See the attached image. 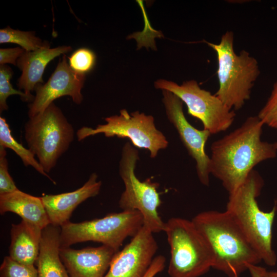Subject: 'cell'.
Segmentation results:
<instances>
[{
    "instance_id": "obj_25",
    "label": "cell",
    "mask_w": 277,
    "mask_h": 277,
    "mask_svg": "<svg viewBox=\"0 0 277 277\" xmlns=\"http://www.w3.org/2000/svg\"><path fill=\"white\" fill-rule=\"evenodd\" d=\"M257 116L264 125L277 129V80L266 103Z\"/></svg>"
},
{
    "instance_id": "obj_19",
    "label": "cell",
    "mask_w": 277,
    "mask_h": 277,
    "mask_svg": "<svg viewBox=\"0 0 277 277\" xmlns=\"http://www.w3.org/2000/svg\"><path fill=\"white\" fill-rule=\"evenodd\" d=\"M42 229L24 220L12 224L10 230L9 256L26 265H35L37 259Z\"/></svg>"
},
{
    "instance_id": "obj_7",
    "label": "cell",
    "mask_w": 277,
    "mask_h": 277,
    "mask_svg": "<svg viewBox=\"0 0 277 277\" xmlns=\"http://www.w3.org/2000/svg\"><path fill=\"white\" fill-rule=\"evenodd\" d=\"M143 226V217L136 210L111 213L102 218L81 223L69 221L60 227V248L93 241L117 251L124 241L135 236Z\"/></svg>"
},
{
    "instance_id": "obj_6",
    "label": "cell",
    "mask_w": 277,
    "mask_h": 277,
    "mask_svg": "<svg viewBox=\"0 0 277 277\" xmlns=\"http://www.w3.org/2000/svg\"><path fill=\"white\" fill-rule=\"evenodd\" d=\"M74 136L73 126L54 103L42 113L29 117L25 125L28 149L37 156L47 173L68 150Z\"/></svg>"
},
{
    "instance_id": "obj_24",
    "label": "cell",
    "mask_w": 277,
    "mask_h": 277,
    "mask_svg": "<svg viewBox=\"0 0 277 277\" xmlns=\"http://www.w3.org/2000/svg\"><path fill=\"white\" fill-rule=\"evenodd\" d=\"M95 55L87 48H80L74 52L69 57V66L75 71L85 74L93 67Z\"/></svg>"
},
{
    "instance_id": "obj_22",
    "label": "cell",
    "mask_w": 277,
    "mask_h": 277,
    "mask_svg": "<svg viewBox=\"0 0 277 277\" xmlns=\"http://www.w3.org/2000/svg\"><path fill=\"white\" fill-rule=\"evenodd\" d=\"M1 277H38L34 265L18 263L9 256H5L0 267Z\"/></svg>"
},
{
    "instance_id": "obj_17",
    "label": "cell",
    "mask_w": 277,
    "mask_h": 277,
    "mask_svg": "<svg viewBox=\"0 0 277 277\" xmlns=\"http://www.w3.org/2000/svg\"><path fill=\"white\" fill-rule=\"evenodd\" d=\"M14 213L22 220L43 229L50 222L41 197L34 196L19 189L0 194V213Z\"/></svg>"
},
{
    "instance_id": "obj_15",
    "label": "cell",
    "mask_w": 277,
    "mask_h": 277,
    "mask_svg": "<svg viewBox=\"0 0 277 277\" xmlns=\"http://www.w3.org/2000/svg\"><path fill=\"white\" fill-rule=\"evenodd\" d=\"M97 178L96 173H93L83 186L75 191L41 197L50 224L61 227L69 221L73 211L78 205L97 195L102 186V182L98 181Z\"/></svg>"
},
{
    "instance_id": "obj_16",
    "label": "cell",
    "mask_w": 277,
    "mask_h": 277,
    "mask_svg": "<svg viewBox=\"0 0 277 277\" xmlns=\"http://www.w3.org/2000/svg\"><path fill=\"white\" fill-rule=\"evenodd\" d=\"M72 50L71 46L50 48L48 45L34 51H25L18 58L16 65L22 71V74L18 80L17 86L24 90L25 101H33L34 96L31 92L37 84L43 83L42 76L47 64L55 57Z\"/></svg>"
},
{
    "instance_id": "obj_2",
    "label": "cell",
    "mask_w": 277,
    "mask_h": 277,
    "mask_svg": "<svg viewBox=\"0 0 277 277\" xmlns=\"http://www.w3.org/2000/svg\"><path fill=\"white\" fill-rule=\"evenodd\" d=\"M191 221L206 240L213 257L212 267L229 277H239L261 258L226 211H207Z\"/></svg>"
},
{
    "instance_id": "obj_4",
    "label": "cell",
    "mask_w": 277,
    "mask_h": 277,
    "mask_svg": "<svg viewBox=\"0 0 277 277\" xmlns=\"http://www.w3.org/2000/svg\"><path fill=\"white\" fill-rule=\"evenodd\" d=\"M234 35L227 31L219 44L207 43L215 52L219 89L214 94L233 110L241 109L250 98L251 89L258 78L257 60L246 50L238 54L233 47Z\"/></svg>"
},
{
    "instance_id": "obj_29",
    "label": "cell",
    "mask_w": 277,
    "mask_h": 277,
    "mask_svg": "<svg viewBox=\"0 0 277 277\" xmlns=\"http://www.w3.org/2000/svg\"><path fill=\"white\" fill-rule=\"evenodd\" d=\"M260 277H277V271H267L265 268L259 266Z\"/></svg>"
},
{
    "instance_id": "obj_28",
    "label": "cell",
    "mask_w": 277,
    "mask_h": 277,
    "mask_svg": "<svg viewBox=\"0 0 277 277\" xmlns=\"http://www.w3.org/2000/svg\"><path fill=\"white\" fill-rule=\"evenodd\" d=\"M166 259L162 255L155 256L144 277H154L162 272L165 266Z\"/></svg>"
},
{
    "instance_id": "obj_31",
    "label": "cell",
    "mask_w": 277,
    "mask_h": 277,
    "mask_svg": "<svg viewBox=\"0 0 277 277\" xmlns=\"http://www.w3.org/2000/svg\"><path fill=\"white\" fill-rule=\"evenodd\" d=\"M274 145H275L276 148L277 149V142L274 143Z\"/></svg>"
},
{
    "instance_id": "obj_5",
    "label": "cell",
    "mask_w": 277,
    "mask_h": 277,
    "mask_svg": "<svg viewBox=\"0 0 277 277\" xmlns=\"http://www.w3.org/2000/svg\"><path fill=\"white\" fill-rule=\"evenodd\" d=\"M164 232L170 247V277H199L212 267L210 248L191 220L171 217Z\"/></svg>"
},
{
    "instance_id": "obj_10",
    "label": "cell",
    "mask_w": 277,
    "mask_h": 277,
    "mask_svg": "<svg viewBox=\"0 0 277 277\" xmlns=\"http://www.w3.org/2000/svg\"><path fill=\"white\" fill-rule=\"evenodd\" d=\"M156 89L169 91L184 102L188 113L200 120L204 129L211 134L227 130L233 124L235 113L227 107L217 96L202 89L193 80L179 85L164 79L154 82Z\"/></svg>"
},
{
    "instance_id": "obj_30",
    "label": "cell",
    "mask_w": 277,
    "mask_h": 277,
    "mask_svg": "<svg viewBox=\"0 0 277 277\" xmlns=\"http://www.w3.org/2000/svg\"><path fill=\"white\" fill-rule=\"evenodd\" d=\"M248 270L249 271L251 277H260L258 266L250 265L249 266Z\"/></svg>"
},
{
    "instance_id": "obj_11",
    "label": "cell",
    "mask_w": 277,
    "mask_h": 277,
    "mask_svg": "<svg viewBox=\"0 0 277 277\" xmlns=\"http://www.w3.org/2000/svg\"><path fill=\"white\" fill-rule=\"evenodd\" d=\"M163 103L168 119L176 129L180 138L188 154L194 160L196 173L200 182L205 186L210 183V159L205 151V145L211 133L199 130L186 118L183 102L172 93L163 90Z\"/></svg>"
},
{
    "instance_id": "obj_27",
    "label": "cell",
    "mask_w": 277,
    "mask_h": 277,
    "mask_svg": "<svg viewBox=\"0 0 277 277\" xmlns=\"http://www.w3.org/2000/svg\"><path fill=\"white\" fill-rule=\"evenodd\" d=\"M25 50L22 48H1L0 49V64H11L16 65L17 61Z\"/></svg>"
},
{
    "instance_id": "obj_12",
    "label": "cell",
    "mask_w": 277,
    "mask_h": 277,
    "mask_svg": "<svg viewBox=\"0 0 277 277\" xmlns=\"http://www.w3.org/2000/svg\"><path fill=\"white\" fill-rule=\"evenodd\" d=\"M153 234L143 226L130 243L116 252L104 277H144L158 249Z\"/></svg>"
},
{
    "instance_id": "obj_23",
    "label": "cell",
    "mask_w": 277,
    "mask_h": 277,
    "mask_svg": "<svg viewBox=\"0 0 277 277\" xmlns=\"http://www.w3.org/2000/svg\"><path fill=\"white\" fill-rule=\"evenodd\" d=\"M11 68L6 65L0 66V112L8 109L7 99L11 95L17 94L21 96L23 101H25L26 95L24 92L15 89L10 82L13 75Z\"/></svg>"
},
{
    "instance_id": "obj_3",
    "label": "cell",
    "mask_w": 277,
    "mask_h": 277,
    "mask_svg": "<svg viewBox=\"0 0 277 277\" xmlns=\"http://www.w3.org/2000/svg\"><path fill=\"white\" fill-rule=\"evenodd\" d=\"M263 185L261 176L253 170L246 180L229 194L226 211L254 248L262 261L273 266L277 258L272 248V226L277 205L275 203L269 212L259 208L256 198Z\"/></svg>"
},
{
    "instance_id": "obj_21",
    "label": "cell",
    "mask_w": 277,
    "mask_h": 277,
    "mask_svg": "<svg viewBox=\"0 0 277 277\" xmlns=\"http://www.w3.org/2000/svg\"><path fill=\"white\" fill-rule=\"evenodd\" d=\"M19 45L26 51H34L49 45L36 36L34 32L13 29L8 26L0 30V43Z\"/></svg>"
},
{
    "instance_id": "obj_9",
    "label": "cell",
    "mask_w": 277,
    "mask_h": 277,
    "mask_svg": "<svg viewBox=\"0 0 277 277\" xmlns=\"http://www.w3.org/2000/svg\"><path fill=\"white\" fill-rule=\"evenodd\" d=\"M106 124L98 125L95 129L84 126L76 132L81 141L99 133L108 137L117 136L130 140L132 145L148 150L151 158H154L161 149H165L168 141L154 124V117L138 111L129 114L127 110H120V115L105 118Z\"/></svg>"
},
{
    "instance_id": "obj_13",
    "label": "cell",
    "mask_w": 277,
    "mask_h": 277,
    "mask_svg": "<svg viewBox=\"0 0 277 277\" xmlns=\"http://www.w3.org/2000/svg\"><path fill=\"white\" fill-rule=\"evenodd\" d=\"M85 80V74L73 70L64 54L48 81L36 86L34 99L29 105V117L42 113L54 100L63 96L69 95L75 104H80Z\"/></svg>"
},
{
    "instance_id": "obj_20",
    "label": "cell",
    "mask_w": 277,
    "mask_h": 277,
    "mask_svg": "<svg viewBox=\"0 0 277 277\" xmlns=\"http://www.w3.org/2000/svg\"><path fill=\"white\" fill-rule=\"evenodd\" d=\"M0 146L14 151L21 159L26 167L32 166L37 172L49 178L54 184L55 182L45 172L39 163L35 159V155L29 149L17 142L13 137L6 120L0 117Z\"/></svg>"
},
{
    "instance_id": "obj_18",
    "label": "cell",
    "mask_w": 277,
    "mask_h": 277,
    "mask_svg": "<svg viewBox=\"0 0 277 277\" xmlns=\"http://www.w3.org/2000/svg\"><path fill=\"white\" fill-rule=\"evenodd\" d=\"M61 227L49 224L42 230L35 264L38 277H70L60 256Z\"/></svg>"
},
{
    "instance_id": "obj_1",
    "label": "cell",
    "mask_w": 277,
    "mask_h": 277,
    "mask_svg": "<svg viewBox=\"0 0 277 277\" xmlns=\"http://www.w3.org/2000/svg\"><path fill=\"white\" fill-rule=\"evenodd\" d=\"M264 125L258 116H249L240 127L212 143L210 173L229 194L246 180L256 165L276 156L274 144L261 140Z\"/></svg>"
},
{
    "instance_id": "obj_8",
    "label": "cell",
    "mask_w": 277,
    "mask_h": 277,
    "mask_svg": "<svg viewBox=\"0 0 277 277\" xmlns=\"http://www.w3.org/2000/svg\"><path fill=\"white\" fill-rule=\"evenodd\" d=\"M138 150L129 142L124 145L120 162L119 173L125 185L118 204L122 211H139L144 219V226L153 233L164 231L165 223L157 209L162 202L157 190V183L147 179L142 182L135 174Z\"/></svg>"
},
{
    "instance_id": "obj_14",
    "label": "cell",
    "mask_w": 277,
    "mask_h": 277,
    "mask_svg": "<svg viewBox=\"0 0 277 277\" xmlns=\"http://www.w3.org/2000/svg\"><path fill=\"white\" fill-rule=\"evenodd\" d=\"M116 252L104 245L81 249L60 248V256L70 277H104Z\"/></svg>"
},
{
    "instance_id": "obj_26",
    "label": "cell",
    "mask_w": 277,
    "mask_h": 277,
    "mask_svg": "<svg viewBox=\"0 0 277 277\" xmlns=\"http://www.w3.org/2000/svg\"><path fill=\"white\" fill-rule=\"evenodd\" d=\"M6 148L0 146V194L18 190L8 172Z\"/></svg>"
}]
</instances>
